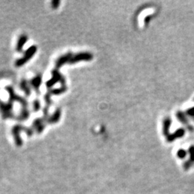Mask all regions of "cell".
<instances>
[{
    "label": "cell",
    "instance_id": "cell-1",
    "mask_svg": "<svg viewBox=\"0 0 194 194\" xmlns=\"http://www.w3.org/2000/svg\"><path fill=\"white\" fill-rule=\"evenodd\" d=\"M36 50H37V47L35 45L32 46V47H30V48H28V50H27V51L25 52V55H23V58H20V59H18L17 61H16L15 66H17V67L23 66L25 63H27V62H28V60H29L30 58L34 55V54L35 53Z\"/></svg>",
    "mask_w": 194,
    "mask_h": 194
},
{
    "label": "cell",
    "instance_id": "cell-2",
    "mask_svg": "<svg viewBox=\"0 0 194 194\" xmlns=\"http://www.w3.org/2000/svg\"><path fill=\"white\" fill-rule=\"evenodd\" d=\"M0 110L2 114V117L4 119L11 118L13 117L12 110V103H2L0 101Z\"/></svg>",
    "mask_w": 194,
    "mask_h": 194
},
{
    "label": "cell",
    "instance_id": "cell-3",
    "mask_svg": "<svg viewBox=\"0 0 194 194\" xmlns=\"http://www.w3.org/2000/svg\"><path fill=\"white\" fill-rule=\"evenodd\" d=\"M21 130H25V128L23 126H20V125L14 126L13 129H12V135L14 136V139H15L16 144L18 147H20L23 144V140H22L20 135Z\"/></svg>",
    "mask_w": 194,
    "mask_h": 194
},
{
    "label": "cell",
    "instance_id": "cell-4",
    "mask_svg": "<svg viewBox=\"0 0 194 194\" xmlns=\"http://www.w3.org/2000/svg\"><path fill=\"white\" fill-rule=\"evenodd\" d=\"M6 89H7V91H8V93L9 94V97H10L11 101H19V102H20L22 104H23V106H24V107H26V106L28 105L26 100L24 99V98H22V97L17 96L15 92H14L13 89H12V87L7 86L6 87Z\"/></svg>",
    "mask_w": 194,
    "mask_h": 194
},
{
    "label": "cell",
    "instance_id": "cell-5",
    "mask_svg": "<svg viewBox=\"0 0 194 194\" xmlns=\"http://www.w3.org/2000/svg\"><path fill=\"white\" fill-rule=\"evenodd\" d=\"M92 58V55L88 52H84V53H80L79 55H76L74 58H71V60H70V63H76V62L79 61V60H89Z\"/></svg>",
    "mask_w": 194,
    "mask_h": 194
},
{
    "label": "cell",
    "instance_id": "cell-6",
    "mask_svg": "<svg viewBox=\"0 0 194 194\" xmlns=\"http://www.w3.org/2000/svg\"><path fill=\"white\" fill-rule=\"evenodd\" d=\"M184 135H185V130L183 129H180V130H177L174 134L170 135L168 137V142H173L175 139L178 137H182Z\"/></svg>",
    "mask_w": 194,
    "mask_h": 194
},
{
    "label": "cell",
    "instance_id": "cell-7",
    "mask_svg": "<svg viewBox=\"0 0 194 194\" xmlns=\"http://www.w3.org/2000/svg\"><path fill=\"white\" fill-rule=\"evenodd\" d=\"M28 41V37L25 35H23L20 36L19 38L18 41H17V50L18 52H21L23 50V46Z\"/></svg>",
    "mask_w": 194,
    "mask_h": 194
},
{
    "label": "cell",
    "instance_id": "cell-8",
    "mask_svg": "<svg viewBox=\"0 0 194 194\" xmlns=\"http://www.w3.org/2000/svg\"><path fill=\"white\" fill-rule=\"evenodd\" d=\"M41 81H42L41 76H37L35 78H33V79L31 80V82H30L31 83V85L33 86V87L35 89V90L37 91V93L38 92L39 93V87L40 86Z\"/></svg>",
    "mask_w": 194,
    "mask_h": 194
},
{
    "label": "cell",
    "instance_id": "cell-9",
    "mask_svg": "<svg viewBox=\"0 0 194 194\" xmlns=\"http://www.w3.org/2000/svg\"><path fill=\"white\" fill-rule=\"evenodd\" d=\"M71 58V54H67V55H65L63 56L60 57V58L57 60L56 62V66L58 68L60 67V66H63V64H65V63H66V61H70V59Z\"/></svg>",
    "mask_w": 194,
    "mask_h": 194
},
{
    "label": "cell",
    "instance_id": "cell-10",
    "mask_svg": "<svg viewBox=\"0 0 194 194\" xmlns=\"http://www.w3.org/2000/svg\"><path fill=\"white\" fill-rule=\"evenodd\" d=\"M20 88H21L22 90L25 91V93H26V95L29 96V95L30 94V86H28V82H27L25 80H23L21 81V84H20Z\"/></svg>",
    "mask_w": 194,
    "mask_h": 194
},
{
    "label": "cell",
    "instance_id": "cell-11",
    "mask_svg": "<svg viewBox=\"0 0 194 194\" xmlns=\"http://www.w3.org/2000/svg\"><path fill=\"white\" fill-rule=\"evenodd\" d=\"M29 112H28V109L26 107H24L23 109L22 110L21 113L20 114V117H19V119L20 120H27V119L29 117Z\"/></svg>",
    "mask_w": 194,
    "mask_h": 194
},
{
    "label": "cell",
    "instance_id": "cell-12",
    "mask_svg": "<svg viewBox=\"0 0 194 194\" xmlns=\"http://www.w3.org/2000/svg\"><path fill=\"white\" fill-rule=\"evenodd\" d=\"M60 111L58 110L56 112L54 113L53 115L50 118V120H48L49 123H55V122H58L60 118Z\"/></svg>",
    "mask_w": 194,
    "mask_h": 194
},
{
    "label": "cell",
    "instance_id": "cell-13",
    "mask_svg": "<svg viewBox=\"0 0 194 194\" xmlns=\"http://www.w3.org/2000/svg\"><path fill=\"white\" fill-rule=\"evenodd\" d=\"M177 117H178V119L180 120V122H183V123L186 124L188 122L186 117V115L183 112H178Z\"/></svg>",
    "mask_w": 194,
    "mask_h": 194
},
{
    "label": "cell",
    "instance_id": "cell-14",
    "mask_svg": "<svg viewBox=\"0 0 194 194\" xmlns=\"http://www.w3.org/2000/svg\"><path fill=\"white\" fill-rule=\"evenodd\" d=\"M171 119H166L164 122V132L165 134H168V129H169L170 126H171Z\"/></svg>",
    "mask_w": 194,
    "mask_h": 194
},
{
    "label": "cell",
    "instance_id": "cell-15",
    "mask_svg": "<svg viewBox=\"0 0 194 194\" xmlns=\"http://www.w3.org/2000/svg\"><path fill=\"white\" fill-rule=\"evenodd\" d=\"M177 155L178 157H179L180 159H183L186 157L187 155V152L183 149H180L177 152Z\"/></svg>",
    "mask_w": 194,
    "mask_h": 194
},
{
    "label": "cell",
    "instance_id": "cell-16",
    "mask_svg": "<svg viewBox=\"0 0 194 194\" xmlns=\"http://www.w3.org/2000/svg\"><path fill=\"white\" fill-rule=\"evenodd\" d=\"M193 165H194V162L191 161V160H187V161H186L185 163H184V164H183L184 169H185V170L190 169V168H191V167L193 166Z\"/></svg>",
    "mask_w": 194,
    "mask_h": 194
},
{
    "label": "cell",
    "instance_id": "cell-17",
    "mask_svg": "<svg viewBox=\"0 0 194 194\" xmlns=\"http://www.w3.org/2000/svg\"><path fill=\"white\" fill-rule=\"evenodd\" d=\"M188 153L190 154V160H191V161L194 162V146H191V147H189Z\"/></svg>",
    "mask_w": 194,
    "mask_h": 194
},
{
    "label": "cell",
    "instance_id": "cell-18",
    "mask_svg": "<svg viewBox=\"0 0 194 194\" xmlns=\"http://www.w3.org/2000/svg\"><path fill=\"white\" fill-rule=\"evenodd\" d=\"M33 108H34V110L35 112L39 110L40 108V103L39 100H35L34 101V103H33Z\"/></svg>",
    "mask_w": 194,
    "mask_h": 194
},
{
    "label": "cell",
    "instance_id": "cell-19",
    "mask_svg": "<svg viewBox=\"0 0 194 194\" xmlns=\"http://www.w3.org/2000/svg\"><path fill=\"white\" fill-rule=\"evenodd\" d=\"M187 114L188 116H190V117H194V106L193 107L190 108L189 109H188Z\"/></svg>",
    "mask_w": 194,
    "mask_h": 194
},
{
    "label": "cell",
    "instance_id": "cell-20",
    "mask_svg": "<svg viewBox=\"0 0 194 194\" xmlns=\"http://www.w3.org/2000/svg\"><path fill=\"white\" fill-rule=\"evenodd\" d=\"M59 1H53L52 2V7L53 8H56L57 7H58V4H59Z\"/></svg>",
    "mask_w": 194,
    "mask_h": 194
}]
</instances>
